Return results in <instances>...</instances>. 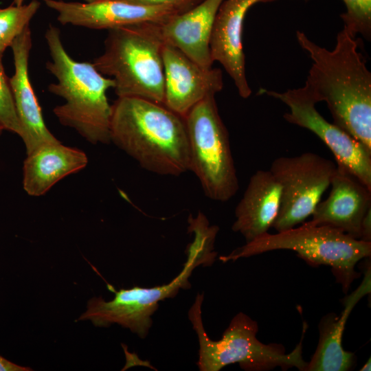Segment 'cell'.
I'll return each mask as SVG.
<instances>
[{
	"mask_svg": "<svg viewBox=\"0 0 371 371\" xmlns=\"http://www.w3.org/2000/svg\"><path fill=\"white\" fill-rule=\"evenodd\" d=\"M296 38L313 61L304 87L317 103L327 104L333 124L371 153V73L355 37L344 28L332 50L303 32L297 30Z\"/></svg>",
	"mask_w": 371,
	"mask_h": 371,
	"instance_id": "cell-1",
	"label": "cell"
},
{
	"mask_svg": "<svg viewBox=\"0 0 371 371\" xmlns=\"http://www.w3.org/2000/svg\"><path fill=\"white\" fill-rule=\"evenodd\" d=\"M111 106V142L150 172L179 176L189 171L183 117L164 104L140 98H117Z\"/></svg>",
	"mask_w": 371,
	"mask_h": 371,
	"instance_id": "cell-2",
	"label": "cell"
},
{
	"mask_svg": "<svg viewBox=\"0 0 371 371\" xmlns=\"http://www.w3.org/2000/svg\"><path fill=\"white\" fill-rule=\"evenodd\" d=\"M45 38L50 55L46 68L57 80L49 85L48 91L65 100L53 109L55 116L89 143H110L112 106L106 91L114 88V80L100 73L93 63L74 60L56 27L49 25Z\"/></svg>",
	"mask_w": 371,
	"mask_h": 371,
	"instance_id": "cell-3",
	"label": "cell"
},
{
	"mask_svg": "<svg viewBox=\"0 0 371 371\" xmlns=\"http://www.w3.org/2000/svg\"><path fill=\"white\" fill-rule=\"evenodd\" d=\"M188 223V231L194 234V240L187 247V260L183 268L175 278L167 284L151 288L135 286L119 291L111 288L114 298L108 302L100 297L92 298L79 320H91L97 326L117 324L141 338L146 337L159 302L175 297L181 289L190 288L189 278L194 269L201 265H211L217 256L214 247L218 227L210 225L201 212L196 217L190 215Z\"/></svg>",
	"mask_w": 371,
	"mask_h": 371,
	"instance_id": "cell-4",
	"label": "cell"
},
{
	"mask_svg": "<svg viewBox=\"0 0 371 371\" xmlns=\"http://www.w3.org/2000/svg\"><path fill=\"white\" fill-rule=\"evenodd\" d=\"M160 25L142 23L109 30L104 52L92 63L114 80L118 98H140L163 104L165 41Z\"/></svg>",
	"mask_w": 371,
	"mask_h": 371,
	"instance_id": "cell-5",
	"label": "cell"
},
{
	"mask_svg": "<svg viewBox=\"0 0 371 371\" xmlns=\"http://www.w3.org/2000/svg\"><path fill=\"white\" fill-rule=\"evenodd\" d=\"M203 294L198 293L188 312L199 339L197 366L201 371H219L233 363H238L247 371H266L276 367L283 370L296 368L305 371L307 362L302 355L303 339L307 328L305 322L300 341L288 353L281 344H265L258 339V323L242 312L232 318L221 339L214 341L209 337L203 326Z\"/></svg>",
	"mask_w": 371,
	"mask_h": 371,
	"instance_id": "cell-6",
	"label": "cell"
},
{
	"mask_svg": "<svg viewBox=\"0 0 371 371\" xmlns=\"http://www.w3.org/2000/svg\"><path fill=\"white\" fill-rule=\"evenodd\" d=\"M292 250L313 266L326 265L348 293L354 280L360 277L357 264L371 255V242L350 236L328 225H315L309 221L297 227L276 234L264 235L221 256L223 262L235 261L274 250Z\"/></svg>",
	"mask_w": 371,
	"mask_h": 371,
	"instance_id": "cell-7",
	"label": "cell"
},
{
	"mask_svg": "<svg viewBox=\"0 0 371 371\" xmlns=\"http://www.w3.org/2000/svg\"><path fill=\"white\" fill-rule=\"evenodd\" d=\"M184 120L189 143V171L197 177L207 198L219 202L229 201L238 192V179L229 133L215 95L196 104Z\"/></svg>",
	"mask_w": 371,
	"mask_h": 371,
	"instance_id": "cell-8",
	"label": "cell"
},
{
	"mask_svg": "<svg viewBox=\"0 0 371 371\" xmlns=\"http://www.w3.org/2000/svg\"><path fill=\"white\" fill-rule=\"evenodd\" d=\"M336 168L332 161L311 152L273 160L269 170L282 186L281 205L272 226L277 232L293 228L313 214Z\"/></svg>",
	"mask_w": 371,
	"mask_h": 371,
	"instance_id": "cell-9",
	"label": "cell"
},
{
	"mask_svg": "<svg viewBox=\"0 0 371 371\" xmlns=\"http://www.w3.org/2000/svg\"><path fill=\"white\" fill-rule=\"evenodd\" d=\"M260 92L285 104L289 111L284 114V120L316 135L330 150L337 165L371 190V153L317 111V102L304 86L284 92L260 89Z\"/></svg>",
	"mask_w": 371,
	"mask_h": 371,
	"instance_id": "cell-10",
	"label": "cell"
},
{
	"mask_svg": "<svg viewBox=\"0 0 371 371\" xmlns=\"http://www.w3.org/2000/svg\"><path fill=\"white\" fill-rule=\"evenodd\" d=\"M57 13L62 25H71L93 30H113L142 24H162L179 10L165 6H149L123 0H105L96 2L43 0Z\"/></svg>",
	"mask_w": 371,
	"mask_h": 371,
	"instance_id": "cell-11",
	"label": "cell"
},
{
	"mask_svg": "<svg viewBox=\"0 0 371 371\" xmlns=\"http://www.w3.org/2000/svg\"><path fill=\"white\" fill-rule=\"evenodd\" d=\"M163 63V104L183 117L199 102L223 89L220 69L203 67L171 45L165 43Z\"/></svg>",
	"mask_w": 371,
	"mask_h": 371,
	"instance_id": "cell-12",
	"label": "cell"
},
{
	"mask_svg": "<svg viewBox=\"0 0 371 371\" xmlns=\"http://www.w3.org/2000/svg\"><path fill=\"white\" fill-rule=\"evenodd\" d=\"M273 1L276 0H224L214 19L210 41L212 60L224 67L243 98L251 93L246 77L243 45L245 17L255 4Z\"/></svg>",
	"mask_w": 371,
	"mask_h": 371,
	"instance_id": "cell-13",
	"label": "cell"
},
{
	"mask_svg": "<svg viewBox=\"0 0 371 371\" xmlns=\"http://www.w3.org/2000/svg\"><path fill=\"white\" fill-rule=\"evenodd\" d=\"M330 186L328 196L317 204L309 221L361 239V223L371 208V190L337 165Z\"/></svg>",
	"mask_w": 371,
	"mask_h": 371,
	"instance_id": "cell-14",
	"label": "cell"
},
{
	"mask_svg": "<svg viewBox=\"0 0 371 371\" xmlns=\"http://www.w3.org/2000/svg\"><path fill=\"white\" fill-rule=\"evenodd\" d=\"M32 45V32L27 26L10 47L14 72L9 80L22 128L21 138L26 154L41 144L58 140L45 124L41 108L30 79L28 66Z\"/></svg>",
	"mask_w": 371,
	"mask_h": 371,
	"instance_id": "cell-15",
	"label": "cell"
},
{
	"mask_svg": "<svg viewBox=\"0 0 371 371\" xmlns=\"http://www.w3.org/2000/svg\"><path fill=\"white\" fill-rule=\"evenodd\" d=\"M282 186L269 170H258L250 178L235 209L232 230L249 243L268 232L281 205Z\"/></svg>",
	"mask_w": 371,
	"mask_h": 371,
	"instance_id": "cell-16",
	"label": "cell"
},
{
	"mask_svg": "<svg viewBox=\"0 0 371 371\" xmlns=\"http://www.w3.org/2000/svg\"><path fill=\"white\" fill-rule=\"evenodd\" d=\"M224 0H203L161 24L165 43L171 45L205 68L214 63L210 41L217 11Z\"/></svg>",
	"mask_w": 371,
	"mask_h": 371,
	"instance_id": "cell-17",
	"label": "cell"
},
{
	"mask_svg": "<svg viewBox=\"0 0 371 371\" xmlns=\"http://www.w3.org/2000/svg\"><path fill=\"white\" fill-rule=\"evenodd\" d=\"M82 150L63 145L58 139L41 144L27 154L23 166V187L27 194H45L63 178L85 168Z\"/></svg>",
	"mask_w": 371,
	"mask_h": 371,
	"instance_id": "cell-18",
	"label": "cell"
},
{
	"mask_svg": "<svg viewBox=\"0 0 371 371\" xmlns=\"http://www.w3.org/2000/svg\"><path fill=\"white\" fill-rule=\"evenodd\" d=\"M359 286L343 300L339 315H328L322 319L317 347L305 371H348L354 367L356 357L342 347V337L348 318L355 305L371 291L370 265H367Z\"/></svg>",
	"mask_w": 371,
	"mask_h": 371,
	"instance_id": "cell-19",
	"label": "cell"
},
{
	"mask_svg": "<svg viewBox=\"0 0 371 371\" xmlns=\"http://www.w3.org/2000/svg\"><path fill=\"white\" fill-rule=\"evenodd\" d=\"M41 3L32 0L27 4L0 8V54L10 47L14 39L27 27L38 12Z\"/></svg>",
	"mask_w": 371,
	"mask_h": 371,
	"instance_id": "cell-20",
	"label": "cell"
},
{
	"mask_svg": "<svg viewBox=\"0 0 371 371\" xmlns=\"http://www.w3.org/2000/svg\"><path fill=\"white\" fill-rule=\"evenodd\" d=\"M346 12L341 14L344 28L355 36L357 34L366 39L371 36V0H342Z\"/></svg>",
	"mask_w": 371,
	"mask_h": 371,
	"instance_id": "cell-21",
	"label": "cell"
},
{
	"mask_svg": "<svg viewBox=\"0 0 371 371\" xmlns=\"http://www.w3.org/2000/svg\"><path fill=\"white\" fill-rule=\"evenodd\" d=\"M0 54V125L6 130L22 135V128L16 110L9 78L7 77Z\"/></svg>",
	"mask_w": 371,
	"mask_h": 371,
	"instance_id": "cell-22",
	"label": "cell"
},
{
	"mask_svg": "<svg viewBox=\"0 0 371 371\" xmlns=\"http://www.w3.org/2000/svg\"><path fill=\"white\" fill-rule=\"evenodd\" d=\"M135 4L149 6H165L184 12L203 0H123Z\"/></svg>",
	"mask_w": 371,
	"mask_h": 371,
	"instance_id": "cell-23",
	"label": "cell"
},
{
	"mask_svg": "<svg viewBox=\"0 0 371 371\" xmlns=\"http://www.w3.org/2000/svg\"><path fill=\"white\" fill-rule=\"evenodd\" d=\"M366 242H371V208L365 214L361 229V239Z\"/></svg>",
	"mask_w": 371,
	"mask_h": 371,
	"instance_id": "cell-24",
	"label": "cell"
},
{
	"mask_svg": "<svg viewBox=\"0 0 371 371\" xmlns=\"http://www.w3.org/2000/svg\"><path fill=\"white\" fill-rule=\"evenodd\" d=\"M30 368L19 366L0 355V371H30Z\"/></svg>",
	"mask_w": 371,
	"mask_h": 371,
	"instance_id": "cell-25",
	"label": "cell"
},
{
	"mask_svg": "<svg viewBox=\"0 0 371 371\" xmlns=\"http://www.w3.org/2000/svg\"><path fill=\"white\" fill-rule=\"evenodd\" d=\"M371 359L370 357L368 359L366 363L359 369L360 371H370L371 369Z\"/></svg>",
	"mask_w": 371,
	"mask_h": 371,
	"instance_id": "cell-26",
	"label": "cell"
},
{
	"mask_svg": "<svg viewBox=\"0 0 371 371\" xmlns=\"http://www.w3.org/2000/svg\"><path fill=\"white\" fill-rule=\"evenodd\" d=\"M26 0H13L12 4L16 5H21L25 3Z\"/></svg>",
	"mask_w": 371,
	"mask_h": 371,
	"instance_id": "cell-27",
	"label": "cell"
},
{
	"mask_svg": "<svg viewBox=\"0 0 371 371\" xmlns=\"http://www.w3.org/2000/svg\"><path fill=\"white\" fill-rule=\"evenodd\" d=\"M85 2H88V3H91V2H96V1H105V0H84Z\"/></svg>",
	"mask_w": 371,
	"mask_h": 371,
	"instance_id": "cell-28",
	"label": "cell"
},
{
	"mask_svg": "<svg viewBox=\"0 0 371 371\" xmlns=\"http://www.w3.org/2000/svg\"><path fill=\"white\" fill-rule=\"evenodd\" d=\"M3 128H2V126L0 125V135H1L2 132H3Z\"/></svg>",
	"mask_w": 371,
	"mask_h": 371,
	"instance_id": "cell-29",
	"label": "cell"
},
{
	"mask_svg": "<svg viewBox=\"0 0 371 371\" xmlns=\"http://www.w3.org/2000/svg\"><path fill=\"white\" fill-rule=\"evenodd\" d=\"M305 1H307V0H305Z\"/></svg>",
	"mask_w": 371,
	"mask_h": 371,
	"instance_id": "cell-30",
	"label": "cell"
}]
</instances>
